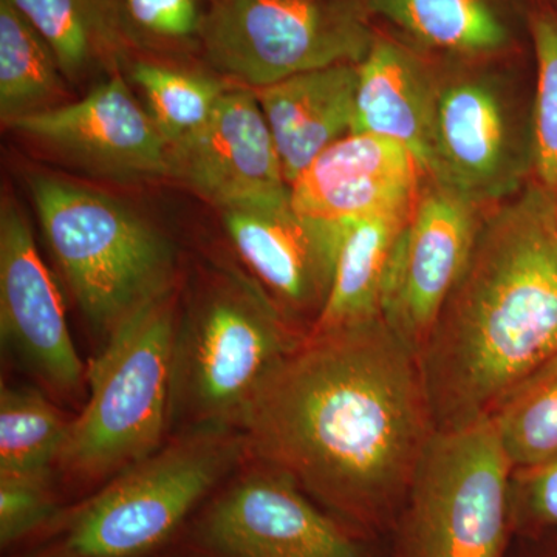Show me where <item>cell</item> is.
<instances>
[{
	"label": "cell",
	"instance_id": "obj_1",
	"mask_svg": "<svg viewBox=\"0 0 557 557\" xmlns=\"http://www.w3.org/2000/svg\"><path fill=\"white\" fill-rule=\"evenodd\" d=\"M237 431L259 463L370 523L406 500L435 428L417 350L380 317L307 332Z\"/></svg>",
	"mask_w": 557,
	"mask_h": 557
},
{
	"label": "cell",
	"instance_id": "obj_2",
	"mask_svg": "<svg viewBox=\"0 0 557 557\" xmlns=\"http://www.w3.org/2000/svg\"><path fill=\"white\" fill-rule=\"evenodd\" d=\"M557 355V193L528 183L483 215L418 351L435 431L467 428Z\"/></svg>",
	"mask_w": 557,
	"mask_h": 557
},
{
	"label": "cell",
	"instance_id": "obj_3",
	"mask_svg": "<svg viewBox=\"0 0 557 557\" xmlns=\"http://www.w3.org/2000/svg\"><path fill=\"white\" fill-rule=\"evenodd\" d=\"M30 189L51 252L84 317L106 339L174 289V248L137 212L53 175H33Z\"/></svg>",
	"mask_w": 557,
	"mask_h": 557
},
{
	"label": "cell",
	"instance_id": "obj_4",
	"mask_svg": "<svg viewBox=\"0 0 557 557\" xmlns=\"http://www.w3.org/2000/svg\"><path fill=\"white\" fill-rule=\"evenodd\" d=\"M174 289L127 318L87 368L89 398L70 424L60 467L79 479L116 475L161 448L172 421Z\"/></svg>",
	"mask_w": 557,
	"mask_h": 557
},
{
	"label": "cell",
	"instance_id": "obj_5",
	"mask_svg": "<svg viewBox=\"0 0 557 557\" xmlns=\"http://www.w3.org/2000/svg\"><path fill=\"white\" fill-rule=\"evenodd\" d=\"M265 289L228 278L177 322L172 421L236 428L274 369L306 338Z\"/></svg>",
	"mask_w": 557,
	"mask_h": 557
},
{
	"label": "cell",
	"instance_id": "obj_6",
	"mask_svg": "<svg viewBox=\"0 0 557 557\" xmlns=\"http://www.w3.org/2000/svg\"><path fill=\"white\" fill-rule=\"evenodd\" d=\"M244 453L236 428L185 429L119 472L75 512L60 557H139L152 552Z\"/></svg>",
	"mask_w": 557,
	"mask_h": 557
},
{
	"label": "cell",
	"instance_id": "obj_7",
	"mask_svg": "<svg viewBox=\"0 0 557 557\" xmlns=\"http://www.w3.org/2000/svg\"><path fill=\"white\" fill-rule=\"evenodd\" d=\"M364 0H207L200 47L247 89L311 70L359 64L376 35Z\"/></svg>",
	"mask_w": 557,
	"mask_h": 557
},
{
	"label": "cell",
	"instance_id": "obj_8",
	"mask_svg": "<svg viewBox=\"0 0 557 557\" xmlns=\"http://www.w3.org/2000/svg\"><path fill=\"white\" fill-rule=\"evenodd\" d=\"M511 474L490 418L435 431L406 496L399 557H502Z\"/></svg>",
	"mask_w": 557,
	"mask_h": 557
},
{
	"label": "cell",
	"instance_id": "obj_9",
	"mask_svg": "<svg viewBox=\"0 0 557 557\" xmlns=\"http://www.w3.org/2000/svg\"><path fill=\"white\" fill-rule=\"evenodd\" d=\"M531 174V124L520 123L498 79L437 76L424 177L490 209L525 188Z\"/></svg>",
	"mask_w": 557,
	"mask_h": 557
},
{
	"label": "cell",
	"instance_id": "obj_10",
	"mask_svg": "<svg viewBox=\"0 0 557 557\" xmlns=\"http://www.w3.org/2000/svg\"><path fill=\"white\" fill-rule=\"evenodd\" d=\"M485 212L432 180L421 186L381 299V317L417 354L467 269Z\"/></svg>",
	"mask_w": 557,
	"mask_h": 557
},
{
	"label": "cell",
	"instance_id": "obj_11",
	"mask_svg": "<svg viewBox=\"0 0 557 557\" xmlns=\"http://www.w3.org/2000/svg\"><path fill=\"white\" fill-rule=\"evenodd\" d=\"M199 542L208 557H364L292 479L262 463L209 505Z\"/></svg>",
	"mask_w": 557,
	"mask_h": 557
},
{
	"label": "cell",
	"instance_id": "obj_12",
	"mask_svg": "<svg viewBox=\"0 0 557 557\" xmlns=\"http://www.w3.org/2000/svg\"><path fill=\"white\" fill-rule=\"evenodd\" d=\"M9 127L98 177L170 175V145L120 73L102 81L83 100L25 116Z\"/></svg>",
	"mask_w": 557,
	"mask_h": 557
},
{
	"label": "cell",
	"instance_id": "obj_13",
	"mask_svg": "<svg viewBox=\"0 0 557 557\" xmlns=\"http://www.w3.org/2000/svg\"><path fill=\"white\" fill-rule=\"evenodd\" d=\"M0 335L33 375L58 394L86 383L64 304L24 212L3 197L0 209Z\"/></svg>",
	"mask_w": 557,
	"mask_h": 557
},
{
	"label": "cell",
	"instance_id": "obj_14",
	"mask_svg": "<svg viewBox=\"0 0 557 557\" xmlns=\"http://www.w3.org/2000/svg\"><path fill=\"white\" fill-rule=\"evenodd\" d=\"M222 214L237 255L277 306L313 325L329 299L346 225L299 214L289 190Z\"/></svg>",
	"mask_w": 557,
	"mask_h": 557
},
{
	"label": "cell",
	"instance_id": "obj_15",
	"mask_svg": "<svg viewBox=\"0 0 557 557\" xmlns=\"http://www.w3.org/2000/svg\"><path fill=\"white\" fill-rule=\"evenodd\" d=\"M170 175L220 209L288 193L276 145L255 90H226L196 134L170 146Z\"/></svg>",
	"mask_w": 557,
	"mask_h": 557
},
{
	"label": "cell",
	"instance_id": "obj_16",
	"mask_svg": "<svg viewBox=\"0 0 557 557\" xmlns=\"http://www.w3.org/2000/svg\"><path fill=\"white\" fill-rule=\"evenodd\" d=\"M424 172L397 139L350 134L325 149L289 185L299 214L347 225L351 220L416 207Z\"/></svg>",
	"mask_w": 557,
	"mask_h": 557
},
{
	"label": "cell",
	"instance_id": "obj_17",
	"mask_svg": "<svg viewBox=\"0 0 557 557\" xmlns=\"http://www.w3.org/2000/svg\"><path fill=\"white\" fill-rule=\"evenodd\" d=\"M358 64L299 73L256 89L288 186L325 149L351 134Z\"/></svg>",
	"mask_w": 557,
	"mask_h": 557
},
{
	"label": "cell",
	"instance_id": "obj_18",
	"mask_svg": "<svg viewBox=\"0 0 557 557\" xmlns=\"http://www.w3.org/2000/svg\"><path fill=\"white\" fill-rule=\"evenodd\" d=\"M437 76L408 47L376 35L358 64L357 113L351 134L397 139L424 172Z\"/></svg>",
	"mask_w": 557,
	"mask_h": 557
},
{
	"label": "cell",
	"instance_id": "obj_19",
	"mask_svg": "<svg viewBox=\"0 0 557 557\" xmlns=\"http://www.w3.org/2000/svg\"><path fill=\"white\" fill-rule=\"evenodd\" d=\"M412 211L347 223L327 302L309 332L351 327L381 317L388 263Z\"/></svg>",
	"mask_w": 557,
	"mask_h": 557
},
{
	"label": "cell",
	"instance_id": "obj_20",
	"mask_svg": "<svg viewBox=\"0 0 557 557\" xmlns=\"http://www.w3.org/2000/svg\"><path fill=\"white\" fill-rule=\"evenodd\" d=\"M369 13L394 25L424 49L480 60L512 42L508 21L494 0H364Z\"/></svg>",
	"mask_w": 557,
	"mask_h": 557
},
{
	"label": "cell",
	"instance_id": "obj_21",
	"mask_svg": "<svg viewBox=\"0 0 557 557\" xmlns=\"http://www.w3.org/2000/svg\"><path fill=\"white\" fill-rule=\"evenodd\" d=\"M65 76L53 51L11 5L0 0V119L7 127L65 104Z\"/></svg>",
	"mask_w": 557,
	"mask_h": 557
},
{
	"label": "cell",
	"instance_id": "obj_22",
	"mask_svg": "<svg viewBox=\"0 0 557 557\" xmlns=\"http://www.w3.org/2000/svg\"><path fill=\"white\" fill-rule=\"evenodd\" d=\"M53 51L65 79L84 78L95 65L126 49L108 0H10Z\"/></svg>",
	"mask_w": 557,
	"mask_h": 557
},
{
	"label": "cell",
	"instance_id": "obj_23",
	"mask_svg": "<svg viewBox=\"0 0 557 557\" xmlns=\"http://www.w3.org/2000/svg\"><path fill=\"white\" fill-rule=\"evenodd\" d=\"M72 421L42 392L28 386L0 391V478L50 480L60 463Z\"/></svg>",
	"mask_w": 557,
	"mask_h": 557
},
{
	"label": "cell",
	"instance_id": "obj_24",
	"mask_svg": "<svg viewBox=\"0 0 557 557\" xmlns=\"http://www.w3.org/2000/svg\"><path fill=\"white\" fill-rule=\"evenodd\" d=\"M486 417L515 472L557 457V355L509 388Z\"/></svg>",
	"mask_w": 557,
	"mask_h": 557
},
{
	"label": "cell",
	"instance_id": "obj_25",
	"mask_svg": "<svg viewBox=\"0 0 557 557\" xmlns=\"http://www.w3.org/2000/svg\"><path fill=\"white\" fill-rule=\"evenodd\" d=\"M131 73L145 94L150 119L170 146L199 132L228 90L218 79L159 62H134Z\"/></svg>",
	"mask_w": 557,
	"mask_h": 557
},
{
	"label": "cell",
	"instance_id": "obj_26",
	"mask_svg": "<svg viewBox=\"0 0 557 557\" xmlns=\"http://www.w3.org/2000/svg\"><path fill=\"white\" fill-rule=\"evenodd\" d=\"M126 49L178 51L200 46L207 0H108Z\"/></svg>",
	"mask_w": 557,
	"mask_h": 557
},
{
	"label": "cell",
	"instance_id": "obj_27",
	"mask_svg": "<svg viewBox=\"0 0 557 557\" xmlns=\"http://www.w3.org/2000/svg\"><path fill=\"white\" fill-rule=\"evenodd\" d=\"M530 32L537 65L530 116L534 177L557 193V11H536Z\"/></svg>",
	"mask_w": 557,
	"mask_h": 557
},
{
	"label": "cell",
	"instance_id": "obj_28",
	"mask_svg": "<svg viewBox=\"0 0 557 557\" xmlns=\"http://www.w3.org/2000/svg\"><path fill=\"white\" fill-rule=\"evenodd\" d=\"M49 480L0 478V544L9 547L57 512Z\"/></svg>",
	"mask_w": 557,
	"mask_h": 557
},
{
	"label": "cell",
	"instance_id": "obj_29",
	"mask_svg": "<svg viewBox=\"0 0 557 557\" xmlns=\"http://www.w3.org/2000/svg\"><path fill=\"white\" fill-rule=\"evenodd\" d=\"M531 511L539 520L557 525V457L541 467L518 471Z\"/></svg>",
	"mask_w": 557,
	"mask_h": 557
}]
</instances>
